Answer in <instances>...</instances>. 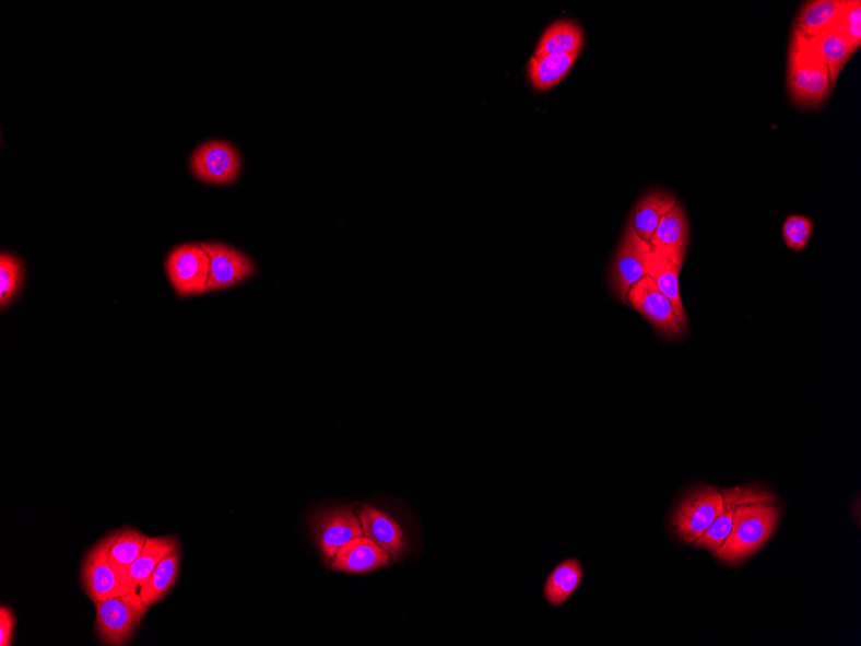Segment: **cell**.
<instances>
[{
  "label": "cell",
  "instance_id": "cell-28",
  "mask_svg": "<svg viewBox=\"0 0 861 646\" xmlns=\"http://www.w3.org/2000/svg\"><path fill=\"white\" fill-rule=\"evenodd\" d=\"M836 31L856 49L861 46V3L859 0H845V5L839 13Z\"/></svg>",
  "mask_w": 861,
  "mask_h": 646
},
{
  "label": "cell",
  "instance_id": "cell-5",
  "mask_svg": "<svg viewBox=\"0 0 861 646\" xmlns=\"http://www.w3.org/2000/svg\"><path fill=\"white\" fill-rule=\"evenodd\" d=\"M722 507L723 495L717 488H695L674 508L671 528L684 543H695L712 526Z\"/></svg>",
  "mask_w": 861,
  "mask_h": 646
},
{
  "label": "cell",
  "instance_id": "cell-22",
  "mask_svg": "<svg viewBox=\"0 0 861 646\" xmlns=\"http://www.w3.org/2000/svg\"><path fill=\"white\" fill-rule=\"evenodd\" d=\"M845 5V0H814L803 5L798 19H795V31L803 37L813 38L829 31L837 23L839 13Z\"/></svg>",
  "mask_w": 861,
  "mask_h": 646
},
{
  "label": "cell",
  "instance_id": "cell-7",
  "mask_svg": "<svg viewBox=\"0 0 861 646\" xmlns=\"http://www.w3.org/2000/svg\"><path fill=\"white\" fill-rule=\"evenodd\" d=\"M165 268L170 284L179 296H200L207 293L211 261L200 244H185L172 250Z\"/></svg>",
  "mask_w": 861,
  "mask_h": 646
},
{
  "label": "cell",
  "instance_id": "cell-13",
  "mask_svg": "<svg viewBox=\"0 0 861 646\" xmlns=\"http://www.w3.org/2000/svg\"><path fill=\"white\" fill-rule=\"evenodd\" d=\"M688 224L684 207L677 204L667 213L650 240L652 252L659 254L677 269H683L688 244Z\"/></svg>",
  "mask_w": 861,
  "mask_h": 646
},
{
  "label": "cell",
  "instance_id": "cell-14",
  "mask_svg": "<svg viewBox=\"0 0 861 646\" xmlns=\"http://www.w3.org/2000/svg\"><path fill=\"white\" fill-rule=\"evenodd\" d=\"M389 564L390 555L367 537H358L343 545L333 560L335 571L351 574L377 571Z\"/></svg>",
  "mask_w": 861,
  "mask_h": 646
},
{
  "label": "cell",
  "instance_id": "cell-9",
  "mask_svg": "<svg viewBox=\"0 0 861 646\" xmlns=\"http://www.w3.org/2000/svg\"><path fill=\"white\" fill-rule=\"evenodd\" d=\"M191 171L202 181L227 185L239 177L241 157L226 141H210L200 145L191 156Z\"/></svg>",
  "mask_w": 861,
  "mask_h": 646
},
{
  "label": "cell",
  "instance_id": "cell-15",
  "mask_svg": "<svg viewBox=\"0 0 861 646\" xmlns=\"http://www.w3.org/2000/svg\"><path fill=\"white\" fill-rule=\"evenodd\" d=\"M358 518H361L364 536L382 548L392 560H399L404 555L403 529L389 515L375 507L364 506L358 512Z\"/></svg>",
  "mask_w": 861,
  "mask_h": 646
},
{
  "label": "cell",
  "instance_id": "cell-6",
  "mask_svg": "<svg viewBox=\"0 0 861 646\" xmlns=\"http://www.w3.org/2000/svg\"><path fill=\"white\" fill-rule=\"evenodd\" d=\"M120 530H115L114 533L103 538L102 541L93 545L84 557L81 571L82 586L93 602L132 592L121 583L110 564V550L120 535Z\"/></svg>",
  "mask_w": 861,
  "mask_h": 646
},
{
  "label": "cell",
  "instance_id": "cell-23",
  "mask_svg": "<svg viewBox=\"0 0 861 646\" xmlns=\"http://www.w3.org/2000/svg\"><path fill=\"white\" fill-rule=\"evenodd\" d=\"M583 579L582 565L576 559L565 560L550 574L543 588L544 598L550 606L558 607L570 599Z\"/></svg>",
  "mask_w": 861,
  "mask_h": 646
},
{
  "label": "cell",
  "instance_id": "cell-24",
  "mask_svg": "<svg viewBox=\"0 0 861 646\" xmlns=\"http://www.w3.org/2000/svg\"><path fill=\"white\" fill-rule=\"evenodd\" d=\"M146 541L148 537L140 532L139 529L125 528L120 530V535L113 543L110 564L121 583L129 590H131V587H129V571H131V566L141 555Z\"/></svg>",
  "mask_w": 861,
  "mask_h": 646
},
{
  "label": "cell",
  "instance_id": "cell-10",
  "mask_svg": "<svg viewBox=\"0 0 861 646\" xmlns=\"http://www.w3.org/2000/svg\"><path fill=\"white\" fill-rule=\"evenodd\" d=\"M210 256L211 270L207 292H219L247 282L256 274L252 260L240 250L221 243L200 244Z\"/></svg>",
  "mask_w": 861,
  "mask_h": 646
},
{
  "label": "cell",
  "instance_id": "cell-12",
  "mask_svg": "<svg viewBox=\"0 0 861 646\" xmlns=\"http://www.w3.org/2000/svg\"><path fill=\"white\" fill-rule=\"evenodd\" d=\"M314 533L328 560L334 559L343 545L364 536L361 520L350 509L318 515L314 520Z\"/></svg>",
  "mask_w": 861,
  "mask_h": 646
},
{
  "label": "cell",
  "instance_id": "cell-20",
  "mask_svg": "<svg viewBox=\"0 0 861 646\" xmlns=\"http://www.w3.org/2000/svg\"><path fill=\"white\" fill-rule=\"evenodd\" d=\"M807 40L811 48L827 67L830 81L835 84L845 64L857 52L856 49L836 31L835 26L813 38H807Z\"/></svg>",
  "mask_w": 861,
  "mask_h": 646
},
{
  "label": "cell",
  "instance_id": "cell-17",
  "mask_svg": "<svg viewBox=\"0 0 861 646\" xmlns=\"http://www.w3.org/2000/svg\"><path fill=\"white\" fill-rule=\"evenodd\" d=\"M580 52L533 56L528 62V78L536 91L545 92L562 83L578 60Z\"/></svg>",
  "mask_w": 861,
  "mask_h": 646
},
{
  "label": "cell",
  "instance_id": "cell-11",
  "mask_svg": "<svg viewBox=\"0 0 861 646\" xmlns=\"http://www.w3.org/2000/svg\"><path fill=\"white\" fill-rule=\"evenodd\" d=\"M723 495V507L717 516L712 526L695 544L699 548L715 552L727 540L733 527L734 514L739 506L751 504V502L775 501L770 492L759 486H736L721 492Z\"/></svg>",
  "mask_w": 861,
  "mask_h": 646
},
{
  "label": "cell",
  "instance_id": "cell-3",
  "mask_svg": "<svg viewBox=\"0 0 861 646\" xmlns=\"http://www.w3.org/2000/svg\"><path fill=\"white\" fill-rule=\"evenodd\" d=\"M96 634L105 645L123 646L131 642L149 607L139 591L95 602Z\"/></svg>",
  "mask_w": 861,
  "mask_h": 646
},
{
  "label": "cell",
  "instance_id": "cell-2",
  "mask_svg": "<svg viewBox=\"0 0 861 646\" xmlns=\"http://www.w3.org/2000/svg\"><path fill=\"white\" fill-rule=\"evenodd\" d=\"M827 67L811 48L806 37L795 31L788 51L787 87L793 102L802 107H819L834 90Z\"/></svg>",
  "mask_w": 861,
  "mask_h": 646
},
{
  "label": "cell",
  "instance_id": "cell-27",
  "mask_svg": "<svg viewBox=\"0 0 861 646\" xmlns=\"http://www.w3.org/2000/svg\"><path fill=\"white\" fill-rule=\"evenodd\" d=\"M814 222L806 218V215L791 214L788 215L783 224V239L786 246L794 252H801L809 246L811 235H813Z\"/></svg>",
  "mask_w": 861,
  "mask_h": 646
},
{
  "label": "cell",
  "instance_id": "cell-29",
  "mask_svg": "<svg viewBox=\"0 0 861 646\" xmlns=\"http://www.w3.org/2000/svg\"><path fill=\"white\" fill-rule=\"evenodd\" d=\"M14 631H16V615L9 607L0 608V646L13 645Z\"/></svg>",
  "mask_w": 861,
  "mask_h": 646
},
{
  "label": "cell",
  "instance_id": "cell-21",
  "mask_svg": "<svg viewBox=\"0 0 861 646\" xmlns=\"http://www.w3.org/2000/svg\"><path fill=\"white\" fill-rule=\"evenodd\" d=\"M585 33L574 21H556L547 27L535 49V56L582 52Z\"/></svg>",
  "mask_w": 861,
  "mask_h": 646
},
{
  "label": "cell",
  "instance_id": "cell-1",
  "mask_svg": "<svg viewBox=\"0 0 861 646\" xmlns=\"http://www.w3.org/2000/svg\"><path fill=\"white\" fill-rule=\"evenodd\" d=\"M772 502H751L736 508L730 535L713 552L720 562L742 563L770 540L780 518V509Z\"/></svg>",
  "mask_w": 861,
  "mask_h": 646
},
{
  "label": "cell",
  "instance_id": "cell-4",
  "mask_svg": "<svg viewBox=\"0 0 861 646\" xmlns=\"http://www.w3.org/2000/svg\"><path fill=\"white\" fill-rule=\"evenodd\" d=\"M652 254L650 243L636 233L629 219L610 268V285L622 304L628 305L629 290L642 278L649 277Z\"/></svg>",
  "mask_w": 861,
  "mask_h": 646
},
{
  "label": "cell",
  "instance_id": "cell-18",
  "mask_svg": "<svg viewBox=\"0 0 861 646\" xmlns=\"http://www.w3.org/2000/svg\"><path fill=\"white\" fill-rule=\"evenodd\" d=\"M179 551L176 537L148 538L145 548L129 571V587L139 591L145 585L164 557Z\"/></svg>",
  "mask_w": 861,
  "mask_h": 646
},
{
  "label": "cell",
  "instance_id": "cell-8",
  "mask_svg": "<svg viewBox=\"0 0 861 646\" xmlns=\"http://www.w3.org/2000/svg\"><path fill=\"white\" fill-rule=\"evenodd\" d=\"M627 303L649 321L659 336L676 340L684 334L669 298L660 293L654 280L650 277L642 278L629 290Z\"/></svg>",
  "mask_w": 861,
  "mask_h": 646
},
{
  "label": "cell",
  "instance_id": "cell-16",
  "mask_svg": "<svg viewBox=\"0 0 861 646\" xmlns=\"http://www.w3.org/2000/svg\"><path fill=\"white\" fill-rule=\"evenodd\" d=\"M676 205L677 199L669 192L662 190L646 192L645 196L638 200L635 211L633 215H630L636 233L640 235L645 242L650 243L660 220H662L667 213H670Z\"/></svg>",
  "mask_w": 861,
  "mask_h": 646
},
{
  "label": "cell",
  "instance_id": "cell-19",
  "mask_svg": "<svg viewBox=\"0 0 861 646\" xmlns=\"http://www.w3.org/2000/svg\"><path fill=\"white\" fill-rule=\"evenodd\" d=\"M649 277L654 280L660 293H663L669 298L674 315L684 332L688 329V319L681 299L680 292V269L674 267L667 258L659 254H652Z\"/></svg>",
  "mask_w": 861,
  "mask_h": 646
},
{
  "label": "cell",
  "instance_id": "cell-25",
  "mask_svg": "<svg viewBox=\"0 0 861 646\" xmlns=\"http://www.w3.org/2000/svg\"><path fill=\"white\" fill-rule=\"evenodd\" d=\"M179 565H181V552L177 551L164 557L156 566L152 577L140 588L141 599L149 608L157 604L174 588L178 578Z\"/></svg>",
  "mask_w": 861,
  "mask_h": 646
},
{
  "label": "cell",
  "instance_id": "cell-26",
  "mask_svg": "<svg viewBox=\"0 0 861 646\" xmlns=\"http://www.w3.org/2000/svg\"><path fill=\"white\" fill-rule=\"evenodd\" d=\"M23 265L19 258L2 254L0 256V305H9L23 284Z\"/></svg>",
  "mask_w": 861,
  "mask_h": 646
}]
</instances>
